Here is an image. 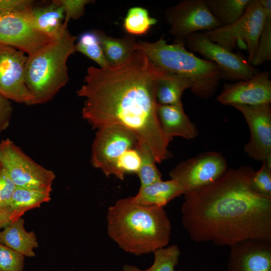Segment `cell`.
Wrapping results in <instances>:
<instances>
[{"label":"cell","instance_id":"cell-21","mask_svg":"<svg viewBox=\"0 0 271 271\" xmlns=\"http://www.w3.org/2000/svg\"><path fill=\"white\" fill-rule=\"evenodd\" d=\"M193 86L189 78L176 73L164 71L157 82L156 100L158 104L173 105L182 103L183 92Z\"/></svg>","mask_w":271,"mask_h":271},{"label":"cell","instance_id":"cell-38","mask_svg":"<svg viewBox=\"0 0 271 271\" xmlns=\"http://www.w3.org/2000/svg\"><path fill=\"white\" fill-rule=\"evenodd\" d=\"M179 271H182V270H179Z\"/></svg>","mask_w":271,"mask_h":271},{"label":"cell","instance_id":"cell-34","mask_svg":"<svg viewBox=\"0 0 271 271\" xmlns=\"http://www.w3.org/2000/svg\"><path fill=\"white\" fill-rule=\"evenodd\" d=\"M16 186L0 165V208L9 207Z\"/></svg>","mask_w":271,"mask_h":271},{"label":"cell","instance_id":"cell-24","mask_svg":"<svg viewBox=\"0 0 271 271\" xmlns=\"http://www.w3.org/2000/svg\"><path fill=\"white\" fill-rule=\"evenodd\" d=\"M250 0H205L211 14L222 25H230L244 13Z\"/></svg>","mask_w":271,"mask_h":271},{"label":"cell","instance_id":"cell-1","mask_svg":"<svg viewBox=\"0 0 271 271\" xmlns=\"http://www.w3.org/2000/svg\"><path fill=\"white\" fill-rule=\"evenodd\" d=\"M163 72L136 50L120 65L88 67L84 83L77 91L84 98L83 118L97 129L109 125L129 129L161 163L170 156L157 114V82Z\"/></svg>","mask_w":271,"mask_h":271},{"label":"cell","instance_id":"cell-11","mask_svg":"<svg viewBox=\"0 0 271 271\" xmlns=\"http://www.w3.org/2000/svg\"><path fill=\"white\" fill-rule=\"evenodd\" d=\"M31 8L0 14V44L14 47L28 56L55 39L35 28L30 15Z\"/></svg>","mask_w":271,"mask_h":271},{"label":"cell","instance_id":"cell-12","mask_svg":"<svg viewBox=\"0 0 271 271\" xmlns=\"http://www.w3.org/2000/svg\"><path fill=\"white\" fill-rule=\"evenodd\" d=\"M227 169L225 157L210 151L180 162L170 171V176L180 185L185 195L214 182Z\"/></svg>","mask_w":271,"mask_h":271},{"label":"cell","instance_id":"cell-7","mask_svg":"<svg viewBox=\"0 0 271 271\" xmlns=\"http://www.w3.org/2000/svg\"><path fill=\"white\" fill-rule=\"evenodd\" d=\"M264 19V12L259 0H250L242 16L233 23L203 32L213 42L233 52L236 44L244 42L248 52L247 61L255 55Z\"/></svg>","mask_w":271,"mask_h":271},{"label":"cell","instance_id":"cell-17","mask_svg":"<svg viewBox=\"0 0 271 271\" xmlns=\"http://www.w3.org/2000/svg\"><path fill=\"white\" fill-rule=\"evenodd\" d=\"M157 114L162 132L169 144L175 137L192 139L198 136L197 127L184 112L182 103L158 104Z\"/></svg>","mask_w":271,"mask_h":271},{"label":"cell","instance_id":"cell-31","mask_svg":"<svg viewBox=\"0 0 271 271\" xmlns=\"http://www.w3.org/2000/svg\"><path fill=\"white\" fill-rule=\"evenodd\" d=\"M250 184L252 189L257 194L271 197V162H262L260 168L254 172Z\"/></svg>","mask_w":271,"mask_h":271},{"label":"cell","instance_id":"cell-30","mask_svg":"<svg viewBox=\"0 0 271 271\" xmlns=\"http://www.w3.org/2000/svg\"><path fill=\"white\" fill-rule=\"evenodd\" d=\"M136 147L127 150L117 160L114 176L118 179L123 180L127 174H138L141 159Z\"/></svg>","mask_w":271,"mask_h":271},{"label":"cell","instance_id":"cell-26","mask_svg":"<svg viewBox=\"0 0 271 271\" xmlns=\"http://www.w3.org/2000/svg\"><path fill=\"white\" fill-rule=\"evenodd\" d=\"M264 12V19L255 55L251 63L258 66L271 60V1L259 0Z\"/></svg>","mask_w":271,"mask_h":271},{"label":"cell","instance_id":"cell-29","mask_svg":"<svg viewBox=\"0 0 271 271\" xmlns=\"http://www.w3.org/2000/svg\"><path fill=\"white\" fill-rule=\"evenodd\" d=\"M157 23V19L151 17L147 9L134 7L128 10L123 20V26L127 33L141 36L147 34L152 26Z\"/></svg>","mask_w":271,"mask_h":271},{"label":"cell","instance_id":"cell-8","mask_svg":"<svg viewBox=\"0 0 271 271\" xmlns=\"http://www.w3.org/2000/svg\"><path fill=\"white\" fill-rule=\"evenodd\" d=\"M169 32L174 42L183 43L193 33L223 26L210 12L205 0H183L165 11Z\"/></svg>","mask_w":271,"mask_h":271},{"label":"cell","instance_id":"cell-13","mask_svg":"<svg viewBox=\"0 0 271 271\" xmlns=\"http://www.w3.org/2000/svg\"><path fill=\"white\" fill-rule=\"evenodd\" d=\"M27 59L23 52L0 44V94L9 100L32 105L34 99L25 80Z\"/></svg>","mask_w":271,"mask_h":271},{"label":"cell","instance_id":"cell-6","mask_svg":"<svg viewBox=\"0 0 271 271\" xmlns=\"http://www.w3.org/2000/svg\"><path fill=\"white\" fill-rule=\"evenodd\" d=\"M0 165L17 187L51 192L54 173L35 162L9 139L0 141Z\"/></svg>","mask_w":271,"mask_h":271},{"label":"cell","instance_id":"cell-33","mask_svg":"<svg viewBox=\"0 0 271 271\" xmlns=\"http://www.w3.org/2000/svg\"><path fill=\"white\" fill-rule=\"evenodd\" d=\"M64 9L65 18L63 27L67 28L69 21L77 19L82 16L85 12V7L92 2L90 0H55Z\"/></svg>","mask_w":271,"mask_h":271},{"label":"cell","instance_id":"cell-28","mask_svg":"<svg viewBox=\"0 0 271 271\" xmlns=\"http://www.w3.org/2000/svg\"><path fill=\"white\" fill-rule=\"evenodd\" d=\"M136 147L141 159L140 168L137 174L140 180V187L162 180V174L157 167V162L149 147L139 140Z\"/></svg>","mask_w":271,"mask_h":271},{"label":"cell","instance_id":"cell-36","mask_svg":"<svg viewBox=\"0 0 271 271\" xmlns=\"http://www.w3.org/2000/svg\"><path fill=\"white\" fill-rule=\"evenodd\" d=\"M13 111L10 101L0 94V133L9 126Z\"/></svg>","mask_w":271,"mask_h":271},{"label":"cell","instance_id":"cell-16","mask_svg":"<svg viewBox=\"0 0 271 271\" xmlns=\"http://www.w3.org/2000/svg\"><path fill=\"white\" fill-rule=\"evenodd\" d=\"M230 247L228 271H271V240L248 239Z\"/></svg>","mask_w":271,"mask_h":271},{"label":"cell","instance_id":"cell-18","mask_svg":"<svg viewBox=\"0 0 271 271\" xmlns=\"http://www.w3.org/2000/svg\"><path fill=\"white\" fill-rule=\"evenodd\" d=\"M24 219L20 217L12 221L0 231V243L27 257H34V249L38 247L35 233L24 228Z\"/></svg>","mask_w":271,"mask_h":271},{"label":"cell","instance_id":"cell-37","mask_svg":"<svg viewBox=\"0 0 271 271\" xmlns=\"http://www.w3.org/2000/svg\"><path fill=\"white\" fill-rule=\"evenodd\" d=\"M12 220V210L9 206L0 208V228L5 227Z\"/></svg>","mask_w":271,"mask_h":271},{"label":"cell","instance_id":"cell-35","mask_svg":"<svg viewBox=\"0 0 271 271\" xmlns=\"http://www.w3.org/2000/svg\"><path fill=\"white\" fill-rule=\"evenodd\" d=\"M34 4V1L32 0H0V14L25 10Z\"/></svg>","mask_w":271,"mask_h":271},{"label":"cell","instance_id":"cell-32","mask_svg":"<svg viewBox=\"0 0 271 271\" xmlns=\"http://www.w3.org/2000/svg\"><path fill=\"white\" fill-rule=\"evenodd\" d=\"M25 256L0 243V271H23Z\"/></svg>","mask_w":271,"mask_h":271},{"label":"cell","instance_id":"cell-23","mask_svg":"<svg viewBox=\"0 0 271 271\" xmlns=\"http://www.w3.org/2000/svg\"><path fill=\"white\" fill-rule=\"evenodd\" d=\"M50 200V192L16 186L9 205L12 210V221L21 217L27 211L39 207L41 204Z\"/></svg>","mask_w":271,"mask_h":271},{"label":"cell","instance_id":"cell-19","mask_svg":"<svg viewBox=\"0 0 271 271\" xmlns=\"http://www.w3.org/2000/svg\"><path fill=\"white\" fill-rule=\"evenodd\" d=\"M30 15L35 28L53 39L67 29L63 27L64 9L55 0L45 6L34 5L30 10Z\"/></svg>","mask_w":271,"mask_h":271},{"label":"cell","instance_id":"cell-15","mask_svg":"<svg viewBox=\"0 0 271 271\" xmlns=\"http://www.w3.org/2000/svg\"><path fill=\"white\" fill-rule=\"evenodd\" d=\"M216 100L223 105H256L271 102L270 72L263 71L249 79L225 83Z\"/></svg>","mask_w":271,"mask_h":271},{"label":"cell","instance_id":"cell-27","mask_svg":"<svg viewBox=\"0 0 271 271\" xmlns=\"http://www.w3.org/2000/svg\"><path fill=\"white\" fill-rule=\"evenodd\" d=\"M77 39L75 51L91 59L101 68L108 66L103 54L98 30L84 32Z\"/></svg>","mask_w":271,"mask_h":271},{"label":"cell","instance_id":"cell-4","mask_svg":"<svg viewBox=\"0 0 271 271\" xmlns=\"http://www.w3.org/2000/svg\"><path fill=\"white\" fill-rule=\"evenodd\" d=\"M185 43L168 44L163 37L154 42L140 41L133 49L144 53L157 67L190 79L192 92L196 96L208 99L216 91L222 73L213 62L201 59L187 50Z\"/></svg>","mask_w":271,"mask_h":271},{"label":"cell","instance_id":"cell-25","mask_svg":"<svg viewBox=\"0 0 271 271\" xmlns=\"http://www.w3.org/2000/svg\"><path fill=\"white\" fill-rule=\"evenodd\" d=\"M153 264L146 269H142L132 264H126L122 271H175L179 262L181 251L176 244L158 249L154 252Z\"/></svg>","mask_w":271,"mask_h":271},{"label":"cell","instance_id":"cell-3","mask_svg":"<svg viewBox=\"0 0 271 271\" xmlns=\"http://www.w3.org/2000/svg\"><path fill=\"white\" fill-rule=\"evenodd\" d=\"M109 237L124 251L141 256L169 243L171 224L163 207L146 205L132 196L110 206L106 215Z\"/></svg>","mask_w":271,"mask_h":271},{"label":"cell","instance_id":"cell-5","mask_svg":"<svg viewBox=\"0 0 271 271\" xmlns=\"http://www.w3.org/2000/svg\"><path fill=\"white\" fill-rule=\"evenodd\" d=\"M77 38L67 29L48 45L28 56L25 80L34 105L50 101L68 82L67 61L75 52Z\"/></svg>","mask_w":271,"mask_h":271},{"label":"cell","instance_id":"cell-2","mask_svg":"<svg viewBox=\"0 0 271 271\" xmlns=\"http://www.w3.org/2000/svg\"><path fill=\"white\" fill-rule=\"evenodd\" d=\"M254 172L249 166L227 169L184 195L182 222L192 241L230 246L248 239L271 240V197L252 189Z\"/></svg>","mask_w":271,"mask_h":271},{"label":"cell","instance_id":"cell-9","mask_svg":"<svg viewBox=\"0 0 271 271\" xmlns=\"http://www.w3.org/2000/svg\"><path fill=\"white\" fill-rule=\"evenodd\" d=\"M139 138L129 129L119 125H109L97 129L91 147L93 166L107 177L115 175L119 157L136 147Z\"/></svg>","mask_w":271,"mask_h":271},{"label":"cell","instance_id":"cell-22","mask_svg":"<svg viewBox=\"0 0 271 271\" xmlns=\"http://www.w3.org/2000/svg\"><path fill=\"white\" fill-rule=\"evenodd\" d=\"M101 47L108 66L123 63L133 54V45L137 42L132 37L114 38L98 30Z\"/></svg>","mask_w":271,"mask_h":271},{"label":"cell","instance_id":"cell-14","mask_svg":"<svg viewBox=\"0 0 271 271\" xmlns=\"http://www.w3.org/2000/svg\"><path fill=\"white\" fill-rule=\"evenodd\" d=\"M243 115L250 129V138L244 152L257 161L271 162V107L270 104L256 105H233Z\"/></svg>","mask_w":271,"mask_h":271},{"label":"cell","instance_id":"cell-20","mask_svg":"<svg viewBox=\"0 0 271 271\" xmlns=\"http://www.w3.org/2000/svg\"><path fill=\"white\" fill-rule=\"evenodd\" d=\"M183 194L181 187L171 179L140 187L138 193L132 197L136 201L144 205L164 207L172 200Z\"/></svg>","mask_w":271,"mask_h":271},{"label":"cell","instance_id":"cell-10","mask_svg":"<svg viewBox=\"0 0 271 271\" xmlns=\"http://www.w3.org/2000/svg\"><path fill=\"white\" fill-rule=\"evenodd\" d=\"M186 45L190 52L198 53L216 64L221 72L222 79L245 80L258 73L242 56L212 42L203 32L189 36Z\"/></svg>","mask_w":271,"mask_h":271}]
</instances>
